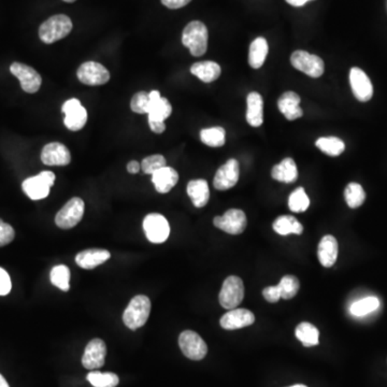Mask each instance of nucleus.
Returning a JSON list of instances; mask_svg holds the SVG:
<instances>
[{
	"label": "nucleus",
	"instance_id": "nucleus-1",
	"mask_svg": "<svg viewBox=\"0 0 387 387\" xmlns=\"http://www.w3.org/2000/svg\"><path fill=\"white\" fill-rule=\"evenodd\" d=\"M182 43L190 50L192 56H202L208 49V29L202 22L192 21L186 25Z\"/></svg>",
	"mask_w": 387,
	"mask_h": 387
},
{
	"label": "nucleus",
	"instance_id": "nucleus-2",
	"mask_svg": "<svg viewBox=\"0 0 387 387\" xmlns=\"http://www.w3.org/2000/svg\"><path fill=\"white\" fill-rule=\"evenodd\" d=\"M73 29L70 17L65 15H53L41 24L39 29V37L47 45L56 43L67 37Z\"/></svg>",
	"mask_w": 387,
	"mask_h": 387
},
{
	"label": "nucleus",
	"instance_id": "nucleus-3",
	"mask_svg": "<svg viewBox=\"0 0 387 387\" xmlns=\"http://www.w3.org/2000/svg\"><path fill=\"white\" fill-rule=\"evenodd\" d=\"M151 312V301L144 295H138L132 299L123 314L124 324L132 331H137L148 321Z\"/></svg>",
	"mask_w": 387,
	"mask_h": 387
},
{
	"label": "nucleus",
	"instance_id": "nucleus-4",
	"mask_svg": "<svg viewBox=\"0 0 387 387\" xmlns=\"http://www.w3.org/2000/svg\"><path fill=\"white\" fill-rule=\"evenodd\" d=\"M55 174L51 172H43L38 176L26 179L22 184L24 192L31 200L45 199L49 196L50 190L54 185Z\"/></svg>",
	"mask_w": 387,
	"mask_h": 387
},
{
	"label": "nucleus",
	"instance_id": "nucleus-5",
	"mask_svg": "<svg viewBox=\"0 0 387 387\" xmlns=\"http://www.w3.org/2000/svg\"><path fill=\"white\" fill-rule=\"evenodd\" d=\"M84 202L73 197L59 210L55 216V223L61 229H70L80 223L84 214Z\"/></svg>",
	"mask_w": 387,
	"mask_h": 387
},
{
	"label": "nucleus",
	"instance_id": "nucleus-6",
	"mask_svg": "<svg viewBox=\"0 0 387 387\" xmlns=\"http://www.w3.org/2000/svg\"><path fill=\"white\" fill-rule=\"evenodd\" d=\"M244 285L242 280L236 275H230L224 281L220 291V303L227 310L236 309L243 301Z\"/></svg>",
	"mask_w": 387,
	"mask_h": 387
},
{
	"label": "nucleus",
	"instance_id": "nucleus-7",
	"mask_svg": "<svg viewBox=\"0 0 387 387\" xmlns=\"http://www.w3.org/2000/svg\"><path fill=\"white\" fill-rule=\"evenodd\" d=\"M291 63L297 70L311 77H319L324 73L325 65L323 59L317 55L310 54L301 50L294 52L291 56Z\"/></svg>",
	"mask_w": 387,
	"mask_h": 387
},
{
	"label": "nucleus",
	"instance_id": "nucleus-8",
	"mask_svg": "<svg viewBox=\"0 0 387 387\" xmlns=\"http://www.w3.org/2000/svg\"><path fill=\"white\" fill-rule=\"evenodd\" d=\"M179 345L183 354L192 361H202L208 353L206 342L195 331H185L181 333Z\"/></svg>",
	"mask_w": 387,
	"mask_h": 387
},
{
	"label": "nucleus",
	"instance_id": "nucleus-9",
	"mask_svg": "<svg viewBox=\"0 0 387 387\" xmlns=\"http://www.w3.org/2000/svg\"><path fill=\"white\" fill-rule=\"evenodd\" d=\"M144 229L146 238L152 243H162L169 237L170 226L162 214L151 213L146 216Z\"/></svg>",
	"mask_w": 387,
	"mask_h": 387
},
{
	"label": "nucleus",
	"instance_id": "nucleus-10",
	"mask_svg": "<svg viewBox=\"0 0 387 387\" xmlns=\"http://www.w3.org/2000/svg\"><path fill=\"white\" fill-rule=\"evenodd\" d=\"M214 226L227 232L229 235H240L247 228V215L242 210L230 209L224 215L216 216Z\"/></svg>",
	"mask_w": 387,
	"mask_h": 387
},
{
	"label": "nucleus",
	"instance_id": "nucleus-11",
	"mask_svg": "<svg viewBox=\"0 0 387 387\" xmlns=\"http://www.w3.org/2000/svg\"><path fill=\"white\" fill-rule=\"evenodd\" d=\"M61 111L65 113V126L77 132L85 126L87 122V111L81 105L80 100L77 98H71L63 103Z\"/></svg>",
	"mask_w": 387,
	"mask_h": 387
},
{
	"label": "nucleus",
	"instance_id": "nucleus-12",
	"mask_svg": "<svg viewBox=\"0 0 387 387\" xmlns=\"http://www.w3.org/2000/svg\"><path fill=\"white\" fill-rule=\"evenodd\" d=\"M10 71L19 79L24 92L33 94L40 89L43 83L41 75L31 67L27 66L25 63H13L10 66Z\"/></svg>",
	"mask_w": 387,
	"mask_h": 387
},
{
	"label": "nucleus",
	"instance_id": "nucleus-13",
	"mask_svg": "<svg viewBox=\"0 0 387 387\" xmlns=\"http://www.w3.org/2000/svg\"><path fill=\"white\" fill-rule=\"evenodd\" d=\"M77 79L86 85L106 84L110 80V73L101 63L86 61L77 69Z\"/></svg>",
	"mask_w": 387,
	"mask_h": 387
},
{
	"label": "nucleus",
	"instance_id": "nucleus-14",
	"mask_svg": "<svg viewBox=\"0 0 387 387\" xmlns=\"http://www.w3.org/2000/svg\"><path fill=\"white\" fill-rule=\"evenodd\" d=\"M239 162L236 160H229L220 167L214 176L213 185L216 190H227L234 188L239 180Z\"/></svg>",
	"mask_w": 387,
	"mask_h": 387
},
{
	"label": "nucleus",
	"instance_id": "nucleus-15",
	"mask_svg": "<svg viewBox=\"0 0 387 387\" xmlns=\"http://www.w3.org/2000/svg\"><path fill=\"white\" fill-rule=\"evenodd\" d=\"M350 83L353 94L357 100L366 103L372 98V83L364 70H361L358 67H353L350 71Z\"/></svg>",
	"mask_w": 387,
	"mask_h": 387
},
{
	"label": "nucleus",
	"instance_id": "nucleus-16",
	"mask_svg": "<svg viewBox=\"0 0 387 387\" xmlns=\"http://www.w3.org/2000/svg\"><path fill=\"white\" fill-rule=\"evenodd\" d=\"M107 355L106 343L101 339H93L85 347L82 357V365L89 370L101 368L105 365Z\"/></svg>",
	"mask_w": 387,
	"mask_h": 387
},
{
	"label": "nucleus",
	"instance_id": "nucleus-17",
	"mask_svg": "<svg viewBox=\"0 0 387 387\" xmlns=\"http://www.w3.org/2000/svg\"><path fill=\"white\" fill-rule=\"evenodd\" d=\"M41 160L47 166H67L71 160L70 152L59 142L47 144L41 152Z\"/></svg>",
	"mask_w": 387,
	"mask_h": 387
},
{
	"label": "nucleus",
	"instance_id": "nucleus-18",
	"mask_svg": "<svg viewBox=\"0 0 387 387\" xmlns=\"http://www.w3.org/2000/svg\"><path fill=\"white\" fill-rule=\"evenodd\" d=\"M255 317L248 309H232L222 317L221 326L226 331H236L254 324Z\"/></svg>",
	"mask_w": 387,
	"mask_h": 387
},
{
	"label": "nucleus",
	"instance_id": "nucleus-19",
	"mask_svg": "<svg viewBox=\"0 0 387 387\" xmlns=\"http://www.w3.org/2000/svg\"><path fill=\"white\" fill-rule=\"evenodd\" d=\"M150 95V111H149V120L164 122L169 118L172 113V107L168 99L160 96L158 91H152Z\"/></svg>",
	"mask_w": 387,
	"mask_h": 387
},
{
	"label": "nucleus",
	"instance_id": "nucleus-20",
	"mask_svg": "<svg viewBox=\"0 0 387 387\" xmlns=\"http://www.w3.org/2000/svg\"><path fill=\"white\" fill-rule=\"evenodd\" d=\"M319 263L326 268L333 267L338 258V241L333 236H325L317 248Z\"/></svg>",
	"mask_w": 387,
	"mask_h": 387
},
{
	"label": "nucleus",
	"instance_id": "nucleus-21",
	"mask_svg": "<svg viewBox=\"0 0 387 387\" xmlns=\"http://www.w3.org/2000/svg\"><path fill=\"white\" fill-rule=\"evenodd\" d=\"M301 97L294 92L284 93L278 101V107L282 114L289 121L297 120L303 115V109L299 107Z\"/></svg>",
	"mask_w": 387,
	"mask_h": 387
},
{
	"label": "nucleus",
	"instance_id": "nucleus-22",
	"mask_svg": "<svg viewBox=\"0 0 387 387\" xmlns=\"http://www.w3.org/2000/svg\"><path fill=\"white\" fill-rule=\"evenodd\" d=\"M179 174L172 167H164L152 174V182L155 188L160 194L170 192L176 185Z\"/></svg>",
	"mask_w": 387,
	"mask_h": 387
},
{
	"label": "nucleus",
	"instance_id": "nucleus-23",
	"mask_svg": "<svg viewBox=\"0 0 387 387\" xmlns=\"http://www.w3.org/2000/svg\"><path fill=\"white\" fill-rule=\"evenodd\" d=\"M110 252L107 250L89 249L77 254L75 263L83 269H94L110 258Z\"/></svg>",
	"mask_w": 387,
	"mask_h": 387
},
{
	"label": "nucleus",
	"instance_id": "nucleus-24",
	"mask_svg": "<svg viewBox=\"0 0 387 387\" xmlns=\"http://www.w3.org/2000/svg\"><path fill=\"white\" fill-rule=\"evenodd\" d=\"M247 122L251 126H261L264 122V100L258 93H250L247 98Z\"/></svg>",
	"mask_w": 387,
	"mask_h": 387
},
{
	"label": "nucleus",
	"instance_id": "nucleus-25",
	"mask_svg": "<svg viewBox=\"0 0 387 387\" xmlns=\"http://www.w3.org/2000/svg\"><path fill=\"white\" fill-rule=\"evenodd\" d=\"M190 73L204 83H211L218 80L222 69L215 61H198L190 67Z\"/></svg>",
	"mask_w": 387,
	"mask_h": 387
},
{
	"label": "nucleus",
	"instance_id": "nucleus-26",
	"mask_svg": "<svg viewBox=\"0 0 387 387\" xmlns=\"http://www.w3.org/2000/svg\"><path fill=\"white\" fill-rule=\"evenodd\" d=\"M271 176L284 183H293L298 178V169L293 158H287L273 167Z\"/></svg>",
	"mask_w": 387,
	"mask_h": 387
},
{
	"label": "nucleus",
	"instance_id": "nucleus-27",
	"mask_svg": "<svg viewBox=\"0 0 387 387\" xmlns=\"http://www.w3.org/2000/svg\"><path fill=\"white\" fill-rule=\"evenodd\" d=\"M188 194L192 204L197 208H202L209 202V185L206 180H192L188 184Z\"/></svg>",
	"mask_w": 387,
	"mask_h": 387
},
{
	"label": "nucleus",
	"instance_id": "nucleus-28",
	"mask_svg": "<svg viewBox=\"0 0 387 387\" xmlns=\"http://www.w3.org/2000/svg\"><path fill=\"white\" fill-rule=\"evenodd\" d=\"M269 47L265 38L258 37L250 45L249 63L254 69L261 68L265 63Z\"/></svg>",
	"mask_w": 387,
	"mask_h": 387
},
{
	"label": "nucleus",
	"instance_id": "nucleus-29",
	"mask_svg": "<svg viewBox=\"0 0 387 387\" xmlns=\"http://www.w3.org/2000/svg\"><path fill=\"white\" fill-rule=\"evenodd\" d=\"M273 229L281 236H287L289 234L301 235L303 232V227L301 222L291 215L279 216L273 223Z\"/></svg>",
	"mask_w": 387,
	"mask_h": 387
},
{
	"label": "nucleus",
	"instance_id": "nucleus-30",
	"mask_svg": "<svg viewBox=\"0 0 387 387\" xmlns=\"http://www.w3.org/2000/svg\"><path fill=\"white\" fill-rule=\"evenodd\" d=\"M296 338L298 339L305 347H314L319 344V331L314 325L310 323H301L296 328Z\"/></svg>",
	"mask_w": 387,
	"mask_h": 387
},
{
	"label": "nucleus",
	"instance_id": "nucleus-31",
	"mask_svg": "<svg viewBox=\"0 0 387 387\" xmlns=\"http://www.w3.org/2000/svg\"><path fill=\"white\" fill-rule=\"evenodd\" d=\"M315 146L329 156H339L345 150V144L337 137H321L315 142Z\"/></svg>",
	"mask_w": 387,
	"mask_h": 387
},
{
	"label": "nucleus",
	"instance_id": "nucleus-32",
	"mask_svg": "<svg viewBox=\"0 0 387 387\" xmlns=\"http://www.w3.org/2000/svg\"><path fill=\"white\" fill-rule=\"evenodd\" d=\"M225 129L222 127H211V128H204L200 132V139L206 146L212 148H220L224 146L226 141Z\"/></svg>",
	"mask_w": 387,
	"mask_h": 387
},
{
	"label": "nucleus",
	"instance_id": "nucleus-33",
	"mask_svg": "<svg viewBox=\"0 0 387 387\" xmlns=\"http://www.w3.org/2000/svg\"><path fill=\"white\" fill-rule=\"evenodd\" d=\"M50 279H51L52 284L61 291H68L70 289V284H69L70 270L67 266H55L50 273Z\"/></svg>",
	"mask_w": 387,
	"mask_h": 387
},
{
	"label": "nucleus",
	"instance_id": "nucleus-34",
	"mask_svg": "<svg viewBox=\"0 0 387 387\" xmlns=\"http://www.w3.org/2000/svg\"><path fill=\"white\" fill-rule=\"evenodd\" d=\"M344 197L347 206L352 209H356L364 204L365 199H366V192L361 184L353 182L345 188Z\"/></svg>",
	"mask_w": 387,
	"mask_h": 387
},
{
	"label": "nucleus",
	"instance_id": "nucleus-35",
	"mask_svg": "<svg viewBox=\"0 0 387 387\" xmlns=\"http://www.w3.org/2000/svg\"><path fill=\"white\" fill-rule=\"evenodd\" d=\"M87 380L94 387H116L120 382V379L114 373L99 371L89 372L87 374Z\"/></svg>",
	"mask_w": 387,
	"mask_h": 387
},
{
	"label": "nucleus",
	"instance_id": "nucleus-36",
	"mask_svg": "<svg viewBox=\"0 0 387 387\" xmlns=\"http://www.w3.org/2000/svg\"><path fill=\"white\" fill-rule=\"evenodd\" d=\"M310 206V199L308 197L307 192L305 188H296L289 199V209L296 213H301V212L307 211Z\"/></svg>",
	"mask_w": 387,
	"mask_h": 387
},
{
	"label": "nucleus",
	"instance_id": "nucleus-37",
	"mask_svg": "<svg viewBox=\"0 0 387 387\" xmlns=\"http://www.w3.org/2000/svg\"><path fill=\"white\" fill-rule=\"evenodd\" d=\"M380 307V301L376 297H367L353 303L351 307V313L355 317H364L369 313L376 311Z\"/></svg>",
	"mask_w": 387,
	"mask_h": 387
},
{
	"label": "nucleus",
	"instance_id": "nucleus-38",
	"mask_svg": "<svg viewBox=\"0 0 387 387\" xmlns=\"http://www.w3.org/2000/svg\"><path fill=\"white\" fill-rule=\"evenodd\" d=\"M278 287L281 291V298L289 301L297 295L301 284H299L298 279L294 275H284Z\"/></svg>",
	"mask_w": 387,
	"mask_h": 387
},
{
	"label": "nucleus",
	"instance_id": "nucleus-39",
	"mask_svg": "<svg viewBox=\"0 0 387 387\" xmlns=\"http://www.w3.org/2000/svg\"><path fill=\"white\" fill-rule=\"evenodd\" d=\"M166 158L162 155L155 154L144 158L141 162V169L144 174H153L167 166Z\"/></svg>",
	"mask_w": 387,
	"mask_h": 387
},
{
	"label": "nucleus",
	"instance_id": "nucleus-40",
	"mask_svg": "<svg viewBox=\"0 0 387 387\" xmlns=\"http://www.w3.org/2000/svg\"><path fill=\"white\" fill-rule=\"evenodd\" d=\"M150 107V95L146 92L137 93L130 101V108L135 113H139V114L149 113Z\"/></svg>",
	"mask_w": 387,
	"mask_h": 387
},
{
	"label": "nucleus",
	"instance_id": "nucleus-41",
	"mask_svg": "<svg viewBox=\"0 0 387 387\" xmlns=\"http://www.w3.org/2000/svg\"><path fill=\"white\" fill-rule=\"evenodd\" d=\"M15 229L9 224L0 220V247H5L15 239Z\"/></svg>",
	"mask_w": 387,
	"mask_h": 387
},
{
	"label": "nucleus",
	"instance_id": "nucleus-42",
	"mask_svg": "<svg viewBox=\"0 0 387 387\" xmlns=\"http://www.w3.org/2000/svg\"><path fill=\"white\" fill-rule=\"evenodd\" d=\"M12 284L7 271L0 268V296H6L11 291Z\"/></svg>",
	"mask_w": 387,
	"mask_h": 387
},
{
	"label": "nucleus",
	"instance_id": "nucleus-43",
	"mask_svg": "<svg viewBox=\"0 0 387 387\" xmlns=\"http://www.w3.org/2000/svg\"><path fill=\"white\" fill-rule=\"evenodd\" d=\"M264 298L269 303H278L281 299V291H280L279 287H268L264 289L263 291Z\"/></svg>",
	"mask_w": 387,
	"mask_h": 387
},
{
	"label": "nucleus",
	"instance_id": "nucleus-44",
	"mask_svg": "<svg viewBox=\"0 0 387 387\" xmlns=\"http://www.w3.org/2000/svg\"><path fill=\"white\" fill-rule=\"evenodd\" d=\"M192 0H162V3L169 9H180L185 7Z\"/></svg>",
	"mask_w": 387,
	"mask_h": 387
},
{
	"label": "nucleus",
	"instance_id": "nucleus-45",
	"mask_svg": "<svg viewBox=\"0 0 387 387\" xmlns=\"http://www.w3.org/2000/svg\"><path fill=\"white\" fill-rule=\"evenodd\" d=\"M149 125H150L151 130L155 134H162L166 130V125L165 122H158V121L149 120Z\"/></svg>",
	"mask_w": 387,
	"mask_h": 387
},
{
	"label": "nucleus",
	"instance_id": "nucleus-46",
	"mask_svg": "<svg viewBox=\"0 0 387 387\" xmlns=\"http://www.w3.org/2000/svg\"><path fill=\"white\" fill-rule=\"evenodd\" d=\"M141 165L136 162V160H132V162H128V165H127V170H128L129 174H138Z\"/></svg>",
	"mask_w": 387,
	"mask_h": 387
},
{
	"label": "nucleus",
	"instance_id": "nucleus-47",
	"mask_svg": "<svg viewBox=\"0 0 387 387\" xmlns=\"http://www.w3.org/2000/svg\"><path fill=\"white\" fill-rule=\"evenodd\" d=\"M308 1H311V0H287V3L294 6V7H303Z\"/></svg>",
	"mask_w": 387,
	"mask_h": 387
},
{
	"label": "nucleus",
	"instance_id": "nucleus-48",
	"mask_svg": "<svg viewBox=\"0 0 387 387\" xmlns=\"http://www.w3.org/2000/svg\"><path fill=\"white\" fill-rule=\"evenodd\" d=\"M0 387H9L7 381L3 379V377L0 374Z\"/></svg>",
	"mask_w": 387,
	"mask_h": 387
},
{
	"label": "nucleus",
	"instance_id": "nucleus-49",
	"mask_svg": "<svg viewBox=\"0 0 387 387\" xmlns=\"http://www.w3.org/2000/svg\"><path fill=\"white\" fill-rule=\"evenodd\" d=\"M63 1H65V3H75L77 0H63Z\"/></svg>",
	"mask_w": 387,
	"mask_h": 387
},
{
	"label": "nucleus",
	"instance_id": "nucleus-50",
	"mask_svg": "<svg viewBox=\"0 0 387 387\" xmlns=\"http://www.w3.org/2000/svg\"><path fill=\"white\" fill-rule=\"evenodd\" d=\"M291 387H307V386H305V385L298 384V385H294V386H291Z\"/></svg>",
	"mask_w": 387,
	"mask_h": 387
}]
</instances>
